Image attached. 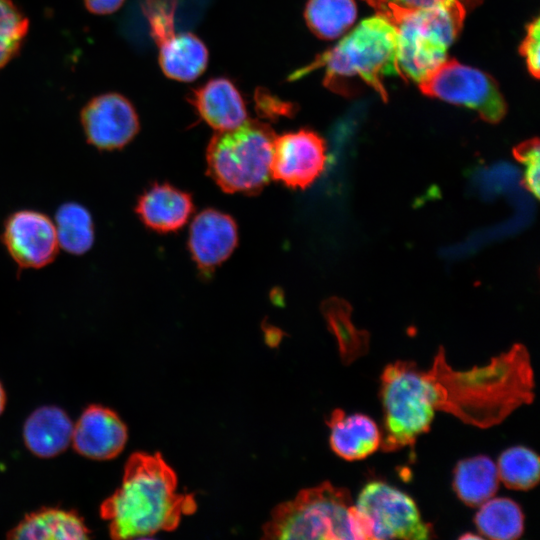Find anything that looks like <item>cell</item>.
<instances>
[{
    "label": "cell",
    "mask_w": 540,
    "mask_h": 540,
    "mask_svg": "<svg viewBox=\"0 0 540 540\" xmlns=\"http://www.w3.org/2000/svg\"><path fill=\"white\" fill-rule=\"evenodd\" d=\"M411 382L424 413L433 416L444 411L480 428L500 423L534 398L533 370L522 344H514L483 367L465 371L452 369L441 347L429 370H413Z\"/></svg>",
    "instance_id": "obj_1"
},
{
    "label": "cell",
    "mask_w": 540,
    "mask_h": 540,
    "mask_svg": "<svg viewBox=\"0 0 540 540\" xmlns=\"http://www.w3.org/2000/svg\"><path fill=\"white\" fill-rule=\"evenodd\" d=\"M196 509L192 495L177 491V477L160 454L137 452L126 462L120 487L100 507L114 539L150 537L174 530Z\"/></svg>",
    "instance_id": "obj_2"
},
{
    "label": "cell",
    "mask_w": 540,
    "mask_h": 540,
    "mask_svg": "<svg viewBox=\"0 0 540 540\" xmlns=\"http://www.w3.org/2000/svg\"><path fill=\"white\" fill-rule=\"evenodd\" d=\"M376 11L396 28L401 75L417 83L446 60L466 15V8L457 0L417 8L383 5Z\"/></svg>",
    "instance_id": "obj_3"
},
{
    "label": "cell",
    "mask_w": 540,
    "mask_h": 540,
    "mask_svg": "<svg viewBox=\"0 0 540 540\" xmlns=\"http://www.w3.org/2000/svg\"><path fill=\"white\" fill-rule=\"evenodd\" d=\"M322 66L326 68L324 82L327 86L332 88L340 78L359 77L386 99L382 79L401 75L396 28L379 14L369 17L309 66L293 73L290 79L300 78Z\"/></svg>",
    "instance_id": "obj_4"
},
{
    "label": "cell",
    "mask_w": 540,
    "mask_h": 540,
    "mask_svg": "<svg viewBox=\"0 0 540 540\" xmlns=\"http://www.w3.org/2000/svg\"><path fill=\"white\" fill-rule=\"evenodd\" d=\"M275 137L270 126L248 119L236 128L217 131L206 152L209 176L227 193L260 192L271 178Z\"/></svg>",
    "instance_id": "obj_5"
},
{
    "label": "cell",
    "mask_w": 540,
    "mask_h": 540,
    "mask_svg": "<svg viewBox=\"0 0 540 540\" xmlns=\"http://www.w3.org/2000/svg\"><path fill=\"white\" fill-rule=\"evenodd\" d=\"M348 489L329 482L300 491L278 505L263 526L266 539H354Z\"/></svg>",
    "instance_id": "obj_6"
},
{
    "label": "cell",
    "mask_w": 540,
    "mask_h": 540,
    "mask_svg": "<svg viewBox=\"0 0 540 540\" xmlns=\"http://www.w3.org/2000/svg\"><path fill=\"white\" fill-rule=\"evenodd\" d=\"M356 540L433 538L430 523L423 521L415 501L383 481L368 482L350 511Z\"/></svg>",
    "instance_id": "obj_7"
},
{
    "label": "cell",
    "mask_w": 540,
    "mask_h": 540,
    "mask_svg": "<svg viewBox=\"0 0 540 540\" xmlns=\"http://www.w3.org/2000/svg\"><path fill=\"white\" fill-rule=\"evenodd\" d=\"M418 84L425 95L471 108L489 123L499 122L506 114V103L493 78L454 59H446Z\"/></svg>",
    "instance_id": "obj_8"
},
{
    "label": "cell",
    "mask_w": 540,
    "mask_h": 540,
    "mask_svg": "<svg viewBox=\"0 0 540 540\" xmlns=\"http://www.w3.org/2000/svg\"><path fill=\"white\" fill-rule=\"evenodd\" d=\"M177 0H141L151 36L159 49V63L166 76L192 81L200 76L208 62L204 43L189 32H176Z\"/></svg>",
    "instance_id": "obj_9"
},
{
    "label": "cell",
    "mask_w": 540,
    "mask_h": 540,
    "mask_svg": "<svg viewBox=\"0 0 540 540\" xmlns=\"http://www.w3.org/2000/svg\"><path fill=\"white\" fill-rule=\"evenodd\" d=\"M325 163V141L317 133L299 130L275 137L271 178L285 186L306 189L322 174Z\"/></svg>",
    "instance_id": "obj_10"
},
{
    "label": "cell",
    "mask_w": 540,
    "mask_h": 540,
    "mask_svg": "<svg viewBox=\"0 0 540 540\" xmlns=\"http://www.w3.org/2000/svg\"><path fill=\"white\" fill-rule=\"evenodd\" d=\"M5 246L22 268H41L51 263L58 252L54 223L43 213L21 210L5 223Z\"/></svg>",
    "instance_id": "obj_11"
},
{
    "label": "cell",
    "mask_w": 540,
    "mask_h": 540,
    "mask_svg": "<svg viewBox=\"0 0 540 540\" xmlns=\"http://www.w3.org/2000/svg\"><path fill=\"white\" fill-rule=\"evenodd\" d=\"M81 121L88 142L102 150L122 148L139 131L134 107L116 93L92 99L82 110Z\"/></svg>",
    "instance_id": "obj_12"
},
{
    "label": "cell",
    "mask_w": 540,
    "mask_h": 540,
    "mask_svg": "<svg viewBox=\"0 0 540 540\" xmlns=\"http://www.w3.org/2000/svg\"><path fill=\"white\" fill-rule=\"evenodd\" d=\"M127 437V427L114 411L90 405L73 426L71 442L87 458L109 460L121 453Z\"/></svg>",
    "instance_id": "obj_13"
},
{
    "label": "cell",
    "mask_w": 540,
    "mask_h": 540,
    "mask_svg": "<svg viewBox=\"0 0 540 540\" xmlns=\"http://www.w3.org/2000/svg\"><path fill=\"white\" fill-rule=\"evenodd\" d=\"M238 230L233 218L214 209L199 213L190 226L188 247L197 267L211 273L234 251Z\"/></svg>",
    "instance_id": "obj_14"
},
{
    "label": "cell",
    "mask_w": 540,
    "mask_h": 540,
    "mask_svg": "<svg viewBox=\"0 0 540 540\" xmlns=\"http://www.w3.org/2000/svg\"><path fill=\"white\" fill-rule=\"evenodd\" d=\"M135 210L147 227L167 233L186 224L193 201L188 193L169 184H155L140 196Z\"/></svg>",
    "instance_id": "obj_15"
},
{
    "label": "cell",
    "mask_w": 540,
    "mask_h": 540,
    "mask_svg": "<svg viewBox=\"0 0 540 540\" xmlns=\"http://www.w3.org/2000/svg\"><path fill=\"white\" fill-rule=\"evenodd\" d=\"M327 424L330 429L331 449L345 460L364 459L380 447L381 432L374 420L367 415H346L343 410L336 409L331 413Z\"/></svg>",
    "instance_id": "obj_16"
},
{
    "label": "cell",
    "mask_w": 540,
    "mask_h": 540,
    "mask_svg": "<svg viewBox=\"0 0 540 540\" xmlns=\"http://www.w3.org/2000/svg\"><path fill=\"white\" fill-rule=\"evenodd\" d=\"M192 100L200 116L216 131L236 128L247 120L243 99L228 79L208 81L194 92Z\"/></svg>",
    "instance_id": "obj_17"
},
{
    "label": "cell",
    "mask_w": 540,
    "mask_h": 540,
    "mask_svg": "<svg viewBox=\"0 0 540 540\" xmlns=\"http://www.w3.org/2000/svg\"><path fill=\"white\" fill-rule=\"evenodd\" d=\"M73 423L59 407L43 406L26 420L23 437L27 448L42 458L56 456L71 443Z\"/></svg>",
    "instance_id": "obj_18"
},
{
    "label": "cell",
    "mask_w": 540,
    "mask_h": 540,
    "mask_svg": "<svg viewBox=\"0 0 540 540\" xmlns=\"http://www.w3.org/2000/svg\"><path fill=\"white\" fill-rule=\"evenodd\" d=\"M90 530L74 510L42 508L24 517L9 533L11 539H86Z\"/></svg>",
    "instance_id": "obj_19"
},
{
    "label": "cell",
    "mask_w": 540,
    "mask_h": 540,
    "mask_svg": "<svg viewBox=\"0 0 540 540\" xmlns=\"http://www.w3.org/2000/svg\"><path fill=\"white\" fill-rule=\"evenodd\" d=\"M453 489L468 506L476 507L492 498L499 485L496 464L485 455L460 460L453 472Z\"/></svg>",
    "instance_id": "obj_20"
},
{
    "label": "cell",
    "mask_w": 540,
    "mask_h": 540,
    "mask_svg": "<svg viewBox=\"0 0 540 540\" xmlns=\"http://www.w3.org/2000/svg\"><path fill=\"white\" fill-rule=\"evenodd\" d=\"M477 529L493 540H513L524 530V514L510 498H490L480 505L475 518Z\"/></svg>",
    "instance_id": "obj_21"
},
{
    "label": "cell",
    "mask_w": 540,
    "mask_h": 540,
    "mask_svg": "<svg viewBox=\"0 0 540 540\" xmlns=\"http://www.w3.org/2000/svg\"><path fill=\"white\" fill-rule=\"evenodd\" d=\"M58 244L75 255L86 253L94 242V226L89 211L82 205L69 202L61 205L55 216Z\"/></svg>",
    "instance_id": "obj_22"
},
{
    "label": "cell",
    "mask_w": 540,
    "mask_h": 540,
    "mask_svg": "<svg viewBox=\"0 0 540 540\" xmlns=\"http://www.w3.org/2000/svg\"><path fill=\"white\" fill-rule=\"evenodd\" d=\"M354 0H309L305 19L310 30L320 38L341 36L355 21Z\"/></svg>",
    "instance_id": "obj_23"
},
{
    "label": "cell",
    "mask_w": 540,
    "mask_h": 540,
    "mask_svg": "<svg viewBox=\"0 0 540 540\" xmlns=\"http://www.w3.org/2000/svg\"><path fill=\"white\" fill-rule=\"evenodd\" d=\"M496 466L499 479L510 489L529 490L539 482V456L527 447L506 449L499 456Z\"/></svg>",
    "instance_id": "obj_24"
},
{
    "label": "cell",
    "mask_w": 540,
    "mask_h": 540,
    "mask_svg": "<svg viewBox=\"0 0 540 540\" xmlns=\"http://www.w3.org/2000/svg\"><path fill=\"white\" fill-rule=\"evenodd\" d=\"M28 31V19L10 0H0V69L18 52Z\"/></svg>",
    "instance_id": "obj_25"
},
{
    "label": "cell",
    "mask_w": 540,
    "mask_h": 540,
    "mask_svg": "<svg viewBox=\"0 0 540 540\" xmlns=\"http://www.w3.org/2000/svg\"><path fill=\"white\" fill-rule=\"evenodd\" d=\"M516 160L525 165L523 184L525 188L539 197L540 147L539 140L533 138L517 145L513 150Z\"/></svg>",
    "instance_id": "obj_26"
},
{
    "label": "cell",
    "mask_w": 540,
    "mask_h": 540,
    "mask_svg": "<svg viewBox=\"0 0 540 540\" xmlns=\"http://www.w3.org/2000/svg\"><path fill=\"white\" fill-rule=\"evenodd\" d=\"M540 20L536 18L527 28V33L521 45V53L526 60L527 67L535 78L539 77L540 70Z\"/></svg>",
    "instance_id": "obj_27"
},
{
    "label": "cell",
    "mask_w": 540,
    "mask_h": 540,
    "mask_svg": "<svg viewBox=\"0 0 540 540\" xmlns=\"http://www.w3.org/2000/svg\"><path fill=\"white\" fill-rule=\"evenodd\" d=\"M449 0H370L369 3L376 9L383 5H394L401 8H417L431 6L436 3ZM467 8H473L483 0H457Z\"/></svg>",
    "instance_id": "obj_28"
},
{
    "label": "cell",
    "mask_w": 540,
    "mask_h": 540,
    "mask_svg": "<svg viewBox=\"0 0 540 540\" xmlns=\"http://www.w3.org/2000/svg\"><path fill=\"white\" fill-rule=\"evenodd\" d=\"M125 0H84L87 9L95 14H110L118 10Z\"/></svg>",
    "instance_id": "obj_29"
},
{
    "label": "cell",
    "mask_w": 540,
    "mask_h": 540,
    "mask_svg": "<svg viewBox=\"0 0 540 540\" xmlns=\"http://www.w3.org/2000/svg\"><path fill=\"white\" fill-rule=\"evenodd\" d=\"M6 396L5 392L3 390V387L0 383V414L2 413L4 406H5Z\"/></svg>",
    "instance_id": "obj_30"
},
{
    "label": "cell",
    "mask_w": 540,
    "mask_h": 540,
    "mask_svg": "<svg viewBox=\"0 0 540 540\" xmlns=\"http://www.w3.org/2000/svg\"><path fill=\"white\" fill-rule=\"evenodd\" d=\"M461 539H470V538H474V539H481L482 537L479 536V535H476V534H464L463 536L460 537Z\"/></svg>",
    "instance_id": "obj_31"
},
{
    "label": "cell",
    "mask_w": 540,
    "mask_h": 540,
    "mask_svg": "<svg viewBox=\"0 0 540 540\" xmlns=\"http://www.w3.org/2000/svg\"><path fill=\"white\" fill-rule=\"evenodd\" d=\"M368 1H370V0H368Z\"/></svg>",
    "instance_id": "obj_32"
}]
</instances>
